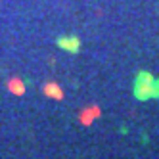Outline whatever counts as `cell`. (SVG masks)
<instances>
[{"label": "cell", "mask_w": 159, "mask_h": 159, "mask_svg": "<svg viewBox=\"0 0 159 159\" xmlns=\"http://www.w3.org/2000/svg\"><path fill=\"white\" fill-rule=\"evenodd\" d=\"M58 46H60V48H63L65 52L75 54V52H79V48H81V40H79V37H75V35H69V37H60V39H58Z\"/></svg>", "instance_id": "cell-2"}, {"label": "cell", "mask_w": 159, "mask_h": 159, "mask_svg": "<svg viewBox=\"0 0 159 159\" xmlns=\"http://www.w3.org/2000/svg\"><path fill=\"white\" fill-rule=\"evenodd\" d=\"M44 94L50 96V98H56V100H61L63 98V90L56 83H46L44 84Z\"/></svg>", "instance_id": "cell-3"}, {"label": "cell", "mask_w": 159, "mask_h": 159, "mask_svg": "<svg viewBox=\"0 0 159 159\" xmlns=\"http://www.w3.org/2000/svg\"><path fill=\"white\" fill-rule=\"evenodd\" d=\"M10 90H14V92L16 94H23V84H21L19 81H17V79H14V83H10Z\"/></svg>", "instance_id": "cell-4"}, {"label": "cell", "mask_w": 159, "mask_h": 159, "mask_svg": "<svg viewBox=\"0 0 159 159\" xmlns=\"http://www.w3.org/2000/svg\"><path fill=\"white\" fill-rule=\"evenodd\" d=\"M134 96L138 100L159 98V79H153L148 71H140L134 81Z\"/></svg>", "instance_id": "cell-1"}]
</instances>
